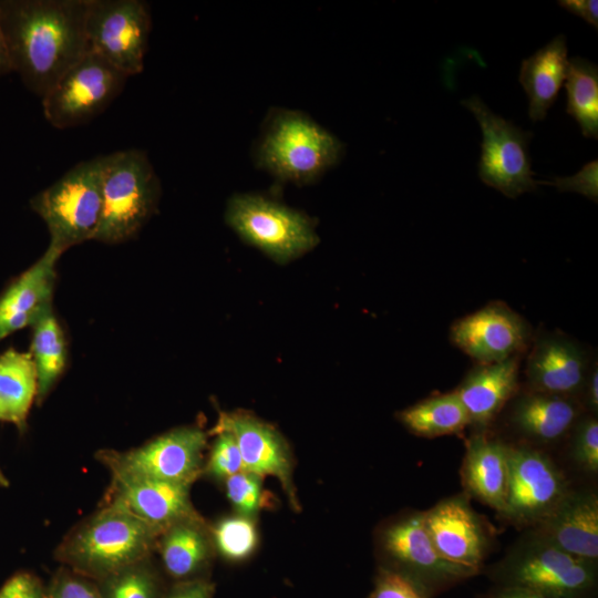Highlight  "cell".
I'll use <instances>...</instances> for the list:
<instances>
[{"label":"cell","instance_id":"1","mask_svg":"<svg viewBox=\"0 0 598 598\" xmlns=\"http://www.w3.org/2000/svg\"><path fill=\"white\" fill-rule=\"evenodd\" d=\"M87 0H0L12 71L42 97L87 52Z\"/></svg>","mask_w":598,"mask_h":598},{"label":"cell","instance_id":"2","mask_svg":"<svg viewBox=\"0 0 598 598\" xmlns=\"http://www.w3.org/2000/svg\"><path fill=\"white\" fill-rule=\"evenodd\" d=\"M159 534L125 511L103 504L66 534L55 549V559L99 581L151 558Z\"/></svg>","mask_w":598,"mask_h":598},{"label":"cell","instance_id":"3","mask_svg":"<svg viewBox=\"0 0 598 598\" xmlns=\"http://www.w3.org/2000/svg\"><path fill=\"white\" fill-rule=\"evenodd\" d=\"M343 143L309 115L272 107L254 147L255 164L281 182L309 185L337 165Z\"/></svg>","mask_w":598,"mask_h":598},{"label":"cell","instance_id":"4","mask_svg":"<svg viewBox=\"0 0 598 598\" xmlns=\"http://www.w3.org/2000/svg\"><path fill=\"white\" fill-rule=\"evenodd\" d=\"M486 576L496 587L546 598H596L598 589L597 561L563 550L535 529L518 538Z\"/></svg>","mask_w":598,"mask_h":598},{"label":"cell","instance_id":"5","mask_svg":"<svg viewBox=\"0 0 598 598\" xmlns=\"http://www.w3.org/2000/svg\"><path fill=\"white\" fill-rule=\"evenodd\" d=\"M103 209L94 240L118 244L137 235L154 214L159 178L145 151L128 148L101 156Z\"/></svg>","mask_w":598,"mask_h":598},{"label":"cell","instance_id":"6","mask_svg":"<svg viewBox=\"0 0 598 598\" xmlns=\"http://www.w3.org/2000/svg\"><path fill=\"white\" fill-rule=\"evenodd\" d=\"M30 205L48 226L49 244L60 251L94 239L103 209L101 156L75 164Z\"/></svg>","mask_w":598,"mask_h":598},{"label":"cell","instance_id":"7","mask_svg":"<svg viewBox=\"0 0 598 598\" xmlns=\"http://www.w3.org/2000/svg\"><path fill=\"white\" fill-rule=\"evenodd\" d=\"M225 219L244 241L280 264L308 252L319 241L310 217L258 194L233 195Z\"/></svg>","mask_w":598,"mask_h":598},{"label":"cell","instance_id":"8","mask_svg":"<svg viewBox=\"0 0 598 598\" xmlns=\"http://www.w3.org/2000/svg\"><path fill=\"white\" fill-rule=\"evenodd\" d=\"M381 567L390 569L414 585L425 598L476 576L446 561L435 549L426 532L423 512L400 515L379 530Z\"/></svg>","mask_w":598,"mask_h":598},{"label":"cell","instance_id":"9","mask_svg":"<svg viewBox=\"0 0 598 598\" xmlns=\"http://www.w3.org/2000/svg\"><path fill=\"white\" fill-rule=\"evenodd\" d=\"M461 104L475 115L482 130L481 181L509 198L534 192L539 184L528 152L533 133L492 112L477 95Z\"/></svg>","mask_w":598,"mask_h":598},{"label":"cell","instance_id":"10","mask_svg":"<svg viewBox=\"0 0 598 598\" xmlns=\"http://www.w3.org/2000/svg\"><path fill=\"white\" fill-rule=\"evenodd\" d=\"M128 76L89 51L41 97L43 115L55 128L82 125L101 114Z\"/></svg>","mask_w":598,"mask_h":598},{"label":"cell","instance_id":"11","mask_svg":"<svg viewBox=\"0 0 598 598\" xmlns=\"http://www.w3.org/2000/svg\"><path fill=\"white\" fill-rule=\"evenodd\" d=\"M151 29V11L144 1L87 0L89 51L101 55L126 76L144 70Z\"/></svg>","mask_w":598,"mask_h":598},{"label":"cell","instance_id":"12","mask_svg":"<svg viewBox=\"0 0 598 598\" xmlns=\"http://www.w3.org/2000/svg\"><path fill=\"white\" fill-rule=\"evenodd\" d=\"M207 434L181 426L126 452L102 450L97 458L107 467L130 474L193 485L204 471Z\"/></svg>","mask_w":598,"mask_h":598},{"label":"cell","instance_id":"13","mask_svg":"<svg viewBox=\"0 0 598 598\" xmlns=\"http://www.w3.org/2000/svg\"><path fill=\"white\" fill-rule=\"evenodd\" d=\"M568 481L543 451L508 444V484L502 515L511 523L535 527L565 497Z\"/></svg>","mask_w":598,"mask_h":598},{"label":"cell","instance_id":"14","mask_svg":"<svg viewBox=\"0 0 598 598\" xmlns=\"http://www.w3.org/2000/svg\"><path fill=\"white\" fill-rule=\"evenodd\" d=\"M429 537L448 563L478 575L492 547V533L468 496L446 497L423 512Z\"/></svg>","mask_w":598,"mask_h":598},{"label":"cell","instance_id":"15","mask_svg":"<svg viewBox=\"0 0 598 598\" xmlns=\"http://www.w3.org/2000/svg\"><path fill=\"white\" fill-rule=\"evenodd\" d=\"M451 342L477 363L502 362L532 342L529 323L503 302H492L456 320Z\"/></svg>","mask_w":598,"mask_h":598},{"label":"cell","instance_id":"16","mask_svg":"<svg viewBox=\"0 0 598 598\" xmlns=\"http://www.w3.org/2000/svg\"><path fill=\"white\" fill-rule=\"evenodd\" d=\"M109 471L111 485L104 505L118 507L159 533L179 520L200 516L192 504L189 484Z\"/></svg>","mask_w":598,"mask_h":598},{"label":"cell","instance_id":"17","mask_svg":"<svg viewBox=\"0 0 598 598\" xmlns=\"http://www.w3.org/2000/svg\"><path fill=\"white\" fill-rule=\"evenodd\" d=\"M591 363L576 340L564 333L538 332L526 359L527 389L579 399Z\"/></svg>","mask_w":598,"mask_h":598},{"label":"cell","instance_id":"18","mask_svg":"<svg viewBox=\"0 0 598 598\" xmlns=\"http://www.w3.org/2000/svg\"><path fill=\"white\" fill-rule=\"evenodd\" d=\"M226 431L235 437L244 471L259 478L276 477L293 506L297 505L292 483V458L281 434L270 424L246 412L220 413L213 430Z\"/></svg>","mask_w":598,"mask_h":598},{"label":"cell","instance_id":"19","mask_svg":"<svg viewBox=\"0 0 598 598\" xmlns=\"http://www.w3.org/2000/svg\"><path fill=\"white\" fill-rule=\"evenodd\" d=\"M577 398L526 389L508 402L507 424L527 445H551L569 435L582 415Z\"/></svg>","mask_w":598,"mask_h":598},{"label":"cell","instance_id":"20","mask_svg":"<svg viewBox=\"0 0 598 598\" xmlns=\"http://www.w3.org/2000/svg\"><path fill=\"white\" fill-rule=\"evenodd\" d=\"M62 254L49 244L42 257L0 297V341L52 311L55 266Z\"/></svg>","mask_w":598,"mask_h":598},{"label":"cell","instance_id":"21","mask_svg":"<svg viewBox=\"0 0 598 598\" xmlns=\"http://www.w3.org/2000/svg\"><path fill=\"white\" fill-rule=\"evenodd\" d=\"M533 529L576 557L598 561L597 493L570 488Z\"/></svg>","mask_w":598,"mask_h":598},{"label":"cell","instance_id":"22","mask_svg":"<svg viewBox=\"0 0 598 598\" xmlns=\"http://www.w3.org/2000/svg\"><path fill=\"white\" fill-rule=\"evenodd\" d=\"M519 359L477 363L455 390L477 431L485 432L518 392Z\"/></svg>","mask_w":598,"mask_h":598},{"label":"cell","instance_id":"23","mask_svg":"<svg viewBox=\"0 0 598 598\" xmlns=\"http://www.w3.org/2000/svg\"><path fill=\"white\" fill-rule=\"evenodd\" d=\"M461 475L468 496L502 514L508 484V444L477 431L466 443Z\"/></svg>","mask_w":598,"mask_h":598},{"label":"cell","instance_id":"24","mask_svg":"<svg viewBox=\"0 0 598 598\" xmlns=\"http://www.w3.org/2000/svg\"><path fill=\"white\" fill-rule=\"evenodd\" d=\"M156 550L165 573L175 581L202 578L214 549L210 529L202 516L179 520L164 529Z\"/></svg>","mask_w":598,"mask_h":598},{"label":"cell","instance_id":"25","mask_svg":"<svg viewBox=\"0 0 598 598\" xmlns=\"http://www.w3.org/2000/svg\"><path fill=\"white\" fill-rule=\"evenodd\" d=\"M567 53L566 38L559 34L522 61L518 79L527 94L533 122L543 121L555 103L566 80Z\"/></svg>","mask_w":598,"mask_h":598},{"label":"cell","instance_id":"26","mask_svg":"<svg viewBox=\"0 0 598 598\" xmlns=\"http://www.w3.org/2000/svg\"><path fill=\"white\" fill-rule=\"evenodd\" d=\"M37 398V372L30 352L9 349L0 355V421L23 430Z\"/></svg>","mask_w":598,"mask_h":598},{"label":"cell","instance_id":"27","mask_svg":"<svg viewBox=\"0 0 598 598\" xmlns=\"http://www.w3.org/2000/svg\"><path fill=\"white\" fill-rule=\"evenodd\" d=\"M398 419L406 430L422 437L458 434L471 425L455 391L423 399L400 411Z\"/></svg>","mask_w":598,"mask_h":598},{"label":"cell","instance_id":"28","mask_svg":"<svg viewBox=\"0 0 598 598\" xmlns=\"http://www.w3.org/2000/svg\"><path fill=\"white\" fill-rule=\"evenodd\" d=\"M31 357L37 372V398L41 404L62 375L68 360L64 332L53 312L44 315L33 326Z\"/></svg>","mask_w":598,"mask_h":598},{"label":"cell","instance_id":"29","mask_svg":"<svg viewBox=\"0 0 598 598\" xmlns=\"http://www.w3.org/2000/svg\"><path fill=\"white\" fill-rule=\"evenodd\" d=\"M566 112L579 124L585 137H598V68L589 60L574 56L566 74Z\"/></svg>","mask_w":598,"mask_h":598},{"label":"cell","instance_id":"30","mask_svg":"<svg viewBox=\"0 0 598 598\" xmlns=\"http://www.w3.org/2000/svg\"><path fill=\"white\" fill-rule=\"evenodd\" d=\"M103 598H161L162 582L151 558L96 581Z\"/></svg>","mask_w":598,"mask_h":598},{"label":"cell","instance_id":"31","mask_svg":"<svg viewBox=\"0 0 598 598\" xmlns=\"http://www.w3.org/2000/svg\"><path fill=\"white\" fill-rule=\"evenodd\" d=\"M210 536L214 549L233 561L248 558L258 544L254 518L238 514L218 520L210 529Z\"/></svg>","mask_w":598,"mask_h":598},{"label":"cell","instance_id":"32","mask_svg":"<svg viewBox=\"0 0 598 598\" xmlns=\"http://www.w3.org/2000/svg\"><path fill=\"white\" fill-rule=\"evenodd\" d=\"M569 454L578 468L587 474L598 472V420L596 415H581L570 433Z\"/></svg>","mask_w":598,"mask_h":598},{"label":"cell","instance_id":"33","mask_svg":"<svg viewBox=\"0 0 598 598\" xmlns=\"http://www.w3.org/2000/svg\"><path fill=\"white\" fill-rule=\"evenodd\" d=\"M261 478L241 471L224 481L226 495L236 514L254 518L265 505Z\"/></svg>","mask_w":598,"mask_h":598},{"label":"cell","instance_id":"34","mask_svg":"<svg viewBox=\"0 0 598 598\" xmlns=\"http://www.w3.org/2000/svg\"><path fill=\"white\" fill-rule=\"evenodd\" d=\"M215 434L217 436L204 464L203 474L205 473L212 478L224 482L244 471L243 461L233 434L226 431H219Z\"/></svg>","mask_w":598,"mask_h":598},{"label":"cell","instance_id":"35","mask_svg":"<svg viewBox=\"0 0 598 598\" xmlns=\"http://www.w3.org/2000/svg\"><path fill=\"white\" fill-rule=\"evenodd\" d=\"M50 598H103L95 580L61 566L47 586Z\"/></svg>","mask_w":598,"mask_h":598},{"label":"cell","instance_id":"36","mask_svg":"<svg viewBox=\"0 0 598 598\" xmlns=\"http://www.w3.org/2000/svg\"><path fill=\"white\" fill-rule=\"evenodd\" d=\"M538 184L553 185L558 188L559 192L578 193L597 203L598 161L594 159L588 162L573 176L554 177L550 182H538Z\"/></svg>","mask_w":598,"mask_h":598},{"label":"cell","instance_id":"37","mask_svg":"<svg viewBox=\"0 0 598 598\" xmlns=\"http://www.w3.org/2000/svg\"><path fill=\"white\" fill-rule=\"evenodd\" d=\"M370 598H425L423 594L401 575L380 567Z\"/></svg>","mask_w":598,"mask_h":598},{"label":"cell","instance_id":"38","mask_svg":"<svg viewBox=\"0 0 598 598\" xmlns=\"http://www.w3.org/2000/svg\"><path fill=\"white\" fill-rule=\"evenodd\" d=\"M0 598H50L47 586L29 571L12 575L0 588Z\"/></svg>","mask_w":598,"mask_h":598},{"label":"cell","instance_id":"39","mask_svg":"<svg viewBox=\"0 0 598 598\" xmlns=\"http://www.w3.org/2000/svg\"><path fill=\"white\" fill-rule=\"evenodd\" d=\"M214 591V582L202 577L176 581L169 589L163 591L161 598H213Z\"/></svg>","mask_w":598,"mask_h":598},{"label":"cell","instance_id":"40","mask_svg":"<svg viewBox=\"0 0 598 598\" xmlns=\"http://www.w3.org/2000/svg\"><path fill=\"white\" fill-rule=\"evenodd\" d=\"M580 403L590 414L597 416L598 412V367L597 361H592L582 391L580 394Z\"/></svg>","mask_w":598,"mask_h":598},{"label":"cell","instance_id":"41","mask_svg":"<svg viewBox=\"0 0 598 598\" xmlns=\"http://www.w3.org/2000/svg\"><path fill=\"white\" fill-rule=\"evenodd\" d=\"M558 4L568 12L584 19L598 29V1L596 0H559Z\"/></svg>","mask_w":598,"mask_h":598},{"label":"cell","instance_id":"42","mask_svg":"<svg viewBox=\"0 0 598 598\" xmlns=\"http://www.w3.org/2000/svg\"><path fill=\"white\" fill-rule=\"evenodd\" d=\"M478 598H546L529 591L515 589V588H504V587H493L486 592L482 594Z\"/></svg>","mask_w":598,"mask_h":598},{"label":"cell","instance_id":"43","mask_svg":"<svg viewBox=\"0 0 598 598\" xmlns=\"http://www.w3.org/2000/svg\"><path fill=\"white\" fill-rule=\"evenodd\" d=\"M12 71L8 45L0 20V76Z\"/></svg>","mask_w":598,"mask_h":598},{"label":"cell","instance_id":"44","mask_svg":"<svg viewBox=\"0 0 598 598\" xmlns=\"http://www.w3.org/2000/svg\"><path fill=\"white\" fill-rule=\"evenodd\" d=\"M9 484H10L9 480L7 478V476L4 475V473L0 468V486L1 487H8Z\"/></svg>","mask_w":598,"mask_h":598}]
</instances>
